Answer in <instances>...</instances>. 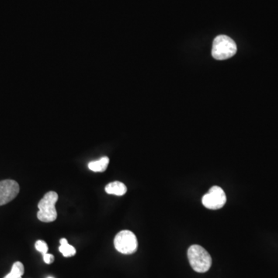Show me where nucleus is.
Here are the masks:
<instances>
[{"mask_svg":"<svg viewBox=\"0 0 278 278\" xmlns=\"http://www.w3.org/2000/svg\"><path fill=\"white\" fill-rule=\"evenodd\" d=\"M188 258L192 269L199 273H205L212 265L210 254L199 245H192L188 250Z\"/></svg>","mask_w":278,"mask_h":278,"instance_id":"1","label":"nucleus"},{"mask_svg":"<svg viewBox=\"0 0 278 278\" xmlns=\"http://www.w3.org/2000/svg\"><path fill=\"white\" fill-rule=\"evenodd\" d=\"M237 50V44L231 38L220 35L213 40L212 56L217 60H227L234 57Z\"/></svg>","mask_w":278,"mask_h":278,"instance_id":"2","label":"nucleus"},{"mask_svg":"<svg viewBox=\"0 0 278 278\" xmlns=\"http://www.w3.org/2000/svg\"><path fill=\"white\" fill-rule=\"evenodd\" d=\"M57 200L58 195L57 192L50 191L45 194L38 204V208L40 210L37 213V217L40 221L51 223L57 220V213L55 204Z\"/></svg>","mask_w":278,"mask_h":278,"instance_id":"3","label":"nucleus"},{"mask_svg":"<svg viewBox=\"0 0 278 278\" xmlns=\"http://www.w3.org/2000/svg\"><path fill=\"white\" fill-rule=\"evenodd\" d=\"M114 245L115 249L121 254H134L137 251V238L133 232L129 230H122L115 236Z\"/></svg>","mask_w":278,"mask_h":278,"instance_id":"4","label":"nucleus"},{"mask_svg":"<svg viewBox=\"0 0 278 278\" xmlns=\"http://www.w3.org/2000/svg\"><path fill=\"white\" fill-rule=\"evenodd\" d=\"M203 206L210 210H219L221 209L226 202L227 196L225 192L219 186H213L209 192L206 193L202 199Z\"/></svg>","mask_w":278,"mask_h":278,"instance_id":"5","label":"nucleus"},{"mask_svg":"<svg viewBox=\"0 0 278 278\" xmlns=\"http://www.w3.org/2000/svg\"><path fill=\"white\" fill-rule=\"evenodd\" d=\"M19 185L17 182L7 179L0 182V206L10 203L19 194Z\"/></svg>","mask_w":278,"mask_h":278,"instance_id":"6","label":"nucleus"},{"mask_svg":"<svg viewBox=\"0 0 278 278\" xmlns=\"http://www.w3.org/2000/svg\"><path fill=\"white\" fill-rule=\"evenodd\" d=\"M105 192L108 194L122 196L126 194V192H127V187L125 184L121 182H111V183L106 185Z\"/></svg>","mask_w":278,"mask_h":278,"instance_id":"7","label":"nucleus"},{"mask_svg":"<svg viewBox=\"0 0 278 278\" xmlns=\"http://www.w3.org/2000/svg\"><path fill=\"white\" fill-rule=\"evenodd\" d=\"M108 164H109V158L108 157H104L97 161H91L88 164V168L92 172H104L106 171Z\"/></svg>","mask_w":278,"mask_h":278,"instance_id":"8","label":"nucleus"},{"mask_svg":"<svg viewBox=\"0 0 278 278\" xmlns=\"http://www.w3.org/2000/svg\"><path fill=\"white\" fill-rule=\"evenodd\" d=\"M60 246L59 251L65 258L74 256L76 254V249L73 246L70 245L65 238L61 239L60 241Z\"/></svg>","mask_w":278,"mask_h":278,"instance_id":"9","label":"nucleus"},{"mask_svg":"<svg viewBox=\"0 0 278 278\" xmlns=\"http://www.w3.org/2000/svg\"><path fill=\"white\" fill-rule=\"evenodd\" d=\"M11 272H12V273L15 274V275L22 277V275H24V265H23V264L21 263L20 261L14 263Z\"/></svg>","mask_w":278,"mask_h":278,"instance_id":"10","label":"nucleus"},{"mask_svg":"<svg viewBox=\"0 0 278 278\" xmlns=\"http://www.w3.org/2000/svg\"><path fill=\"white\" fill-rule=\"evenodd\" d=\"M35 247L39 252L42 253L43 254H46L48 251V246L44 241H37L35 244Z\"/></svg>","mask_w":278,"mask_h":278,"instance_id":"11","label":"nucleus"},{"mask_svg":"<svg viewBox=\"0 0 278 278\" xmlns=\"http://www.w3.org/2000/svg\"><path fill=\"white\" fill-rule=\"evenodd\" d=\"M43 260H44V262L46 264L50 265L54 261V257H53V254L46 253V254H43Z\"/></svg>","mask_w":278,"mask_h":278,"instance_id":"12","label":"nucleus"},{"mask_svg":"<svg viewBox=\"0 0 278 278\" xmlns=\"http://www.w3.org/2000/svg\"><path fill=\"white\" fill-rule=\"evenodd\" d=\"M4 278H22V277L15 275V274L10 272V273L8 274L6 276L4 277Z\"/></svg>","mask_w":278,"mask_h":278,"instance_id":"13","label":"nucleus"},{"mask_svg":"<svg viewBox=\"0 0 278 278\" xmlns=\"http://www.w3.org/2000/svg\"><path fill=\"white\" fill-rule=\"evenodd\" d=\"M52 278V277H49V278Z\"/></svg>","mask_w":278,"mask_h":278,"instance_id":"14","label":"nucleus"}]
</instances>
